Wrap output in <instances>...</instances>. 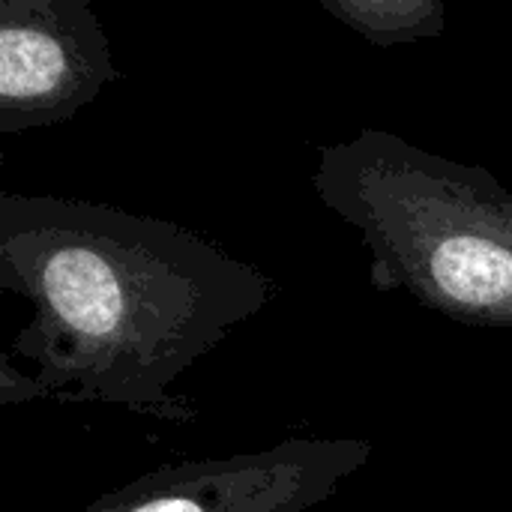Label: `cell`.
Segmentation results:
<instances>
[{"instance_id":"obj_1","label":"cell","mask_w":512,"mask_h":512,"mask_svg":"<svg viewBox=\"0 0 512 512\" xmlns=\"http://www.w3.org/2000/svg\"><path fill=\"white\" fill-rule=\"evenodd\" d=\"M0 288L33 315L0 357V405L57 399L189 423L171 390L276 294L258 267L201 234L120 207L0 195Z\"/></svg>"},{"instance_id":"obj_2","label":"cell","mask_w":512,"mask_h":512,"mask_svg":"<svg viewBox=\"0 0 512 512\" xmlns=\"http://www.w3.org/2000/svg\"><path fill=\"white\" fill-rule=\"evenodd\" d=\"M312 189L369 249V282L447 321L512 330V192L384 129L318 147Z\"/></svg>"},{"instance_id":"obj_3","label":"cell","mask_w":512,"mask_h":512,"mask_svg":"<svg viewBox=\"0 0 512 512\" xmlns=\"http://www.w3.org/2000/svg\"><path fill=\"white\" fill-rule=\"evenodd\" d=\"M369 459L363 438H288L255 453L162 465L81 512H309Z\"/></svg>"},{"instance_id":"obj_4","label":"cell","mask_w":512,"mask_h":512,"mask_svg":"<svg viewBox=\"0 0 512 512\" xmlns=\"http://www.w3.org/2000/svg\"><path fill=\"white\" fill-rule=\"evenodd\" d=\"M93 0H0V132L72 120L117 81Z\"/></svg>"},{"instance_id":"obj_5","label":"cell","mask_w":512,"mask_h":512,"mask_svg":"<svg viewBox=\"0 0 512 512\" xmlns=\"http://www.w3.org/2000/svg\"><path fill=\"white\" fill-rule=\"evenodd\" d=\"M366 42L393 48L441 36L444 0H315Z\"/></svg>"}]
</instances>
